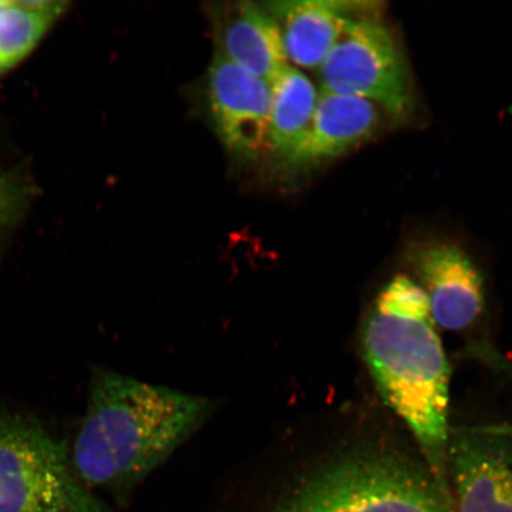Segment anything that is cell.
Masks as SVG:
<instances>
[{"mask_svg":"<svg viewBox=\"0 0 512 512\" xmlns=\"http://www.w3.org/2000/svg\"><path fill=\"white\" fill-rule=\"evenodd\" d=\"M0 512H108L38 421L0 412Z\"/></svg>","mask_w":512,"mask_h":512,"instance_id":"4","label":"cell"},{"mask_svg":"<svg viewBox=\"0 0 512 512\" xmlns=\"http://www.w3.org/2000/svg\"><path fill=\"white\" fill-rule=\"evenodd\" d=\"M19 202H21L19 189L9 178L0 175V233L14 217L19 208Z\"/></svg>","mask_w":512,"mask_h":512,"instance_id":"14","label":"cell"},{"mask_svg":"<svg viewBox=\"0 0 512 512\" xmlns=\"http://www.w3.org/2000/svg\"><path fill=\"white\" fill-rule=\"evenodd\" d=\"M447 484L453 512H512V439L494 432L454 435Z\"/></svg>","mask_w":512,"mask_h":512,"instance_id":"7","label":"cell"},{"mask_svg":"<svg viewBox=\"0 0 512 512\" xmlns=\"http://www.w3.org/2000/svg\"><path fill=\"white\" fill-rule=\"evenodd\" d=\"M319 91L356 96L396 120L413 107L411 78L392 32L379 19H352L318 68Z\"/></svg>","mask_w":512,"mask_h":512,"instance_id":"5","label":"cell"},{"mask_svg":"<svg viewBox=\"0 0 512 512\" xmlns=\"http://www.w3.org/2000/svg\"><path fill=\"white\" fill-rule=\"evenodd\" d=\"M421 286L434 323L450 331L470 328L482 315V275L463 249L437 243L415 254Z\"/></svg>","mask_w":512,"mask_h":512,"instance_id":"8","label":"cell"},{"mask_svg":"<svg viewBox=\"0 0 512 512\" xmlns=\"http://www.w3.org/2000/svg\"><path fill=\"white\" fill-rule=\"evenodd\" d=\"M19 8L35 12V14L53 16L59 18L67 8L66 2L55 0H38V2H14Z\"/></svg>","mask_w":512,"mask_h":512,"instance_id":"15","label":"cell"},{"mask_svg":"<svg viewBox=\"0 0 512 512\" xmlns=\"http://www.w3.org/2000/svg\"><path fill=\"white\" fill-rule=\"evenodd\" d=\"M219 51L224 59L272 83L288 66L277 22L265 9L236 3L216 21Z\"/></svg>","mask_w":512,"mask_h":512,"instance_id":"11","label":"cell"},{"mask_svg":"<svg viewBox=\"0 0 512 512\" xmlns=\"http://www.w3.org/2000/svg\"><path fill=\"white\" fill-rule=\"evenodd\" d=\"M379 125L377 106L356 96L319 91L309 131L284 166L313 168L366 142Z\"/></svg>","mask_w":512,"mask_h":512,"instance_id":"10","label":"cell"},{"mask_svg":"<svg viewBox=\"0 0 512 512\" xmlns=\"http://www.w3.org/2000/svg\"><path fill=\"white\" fill-rule=\"evenodd\" d=\"M11 4V0L10 2H6V0H0V15L3 14L4 10L6 8H8V6H10Z\"/></svg>","mask_w":512,"mask_h":512,"instance_id":"16","label":"cell"},{"mask_svg":"<svg viewBox=\"0 0 512 512\" xmlns=\"http://www.w3.org/2000/svg\"><path fill=\"white\" fill-rule=\"evenodd\" d=\"M366 3L339 0H285L267 4L277 22L291 66L318 69L352 19L362 17Z\"/></svg>","mask_w":512,"mask_h":512,"instance_id":"9","label":"cell"},{"mask_svg":"<svg viewBox=\"0 0 512 512\" xmlns=\"http://www.w3.org/2000/svg\"><path fill=\"white\" fill-rule=\"evenodd\" d=\"M267 153L285 164L312 123L319 91L302 70L288 66L271 83Z\"/></svg>","mask_w":512,"mask_h":512,"instance_id":"12","label":"cell"},{"mask_svg":"<svg viewBox=\"0 0 512 512\" xmlns=\"http://www.w3.org/2000/svg\"><path fill=\"white\" fill-rule=\"evenodd\" d=\"M277 512H453L427 465L388 446L357 447L305 480Z\"/></svg>","mask_w":512,"mask_h":512,"instance_id":"3","label":"cell"},{"mask_svg":"<svg viewBox=\"0 0 512 512\" xmlns=\"http://www.w3.org/2000/svg\"><path fill=\"white\" fill-rule=\"evenodd\" d=\"M216 402L95 370L72 466L91 489L125 494L164 464L215 412Z\"/></svg>","mask_w":512,"mask_h":512,"instance_id":"1","label":"cell"},{"mask_svg":"<svg viewBox=\"0 0 512 512\" xmlns=\"http://www.w3.org/2000/svg\"><path fill=\"white\" fill-rule=\"evenodd\" d=\"M56 19L19 8L11 0L10 6L0 15V75L35 49Z\"/></svg>","mask_w":512,"mask_h":512,"instance_id":"13","label":"cell"},{"mask_svg":"<svg viewBox=\"0 0 512 512\" xmlns=\"http://www.w3.org/2000/svg\"><path fill=\"white\" fill-rule=\"evenodd\" d=\"M211 123L220 142L239 160L267 153L271 83L215 54L207 83Z\"/></svg>","mask_w":512,"mask_h":512,"instance_id":"6","label":"cell"},{"mask_svg":"<svg viewBox=\"0 0 512 512\" xmlns=\"http://www.w3.org/2000/svg\"><path fill=\"white\" fill-rule=\"evenodd\" d=\"M421 286L396 277L383 287L363 329V350L377 389L414 435L448 496L450 367Z\"/></svg>","mask_w":512,"mask_h":512,"instance_id":"2","label":"cell"}]
</instances>
